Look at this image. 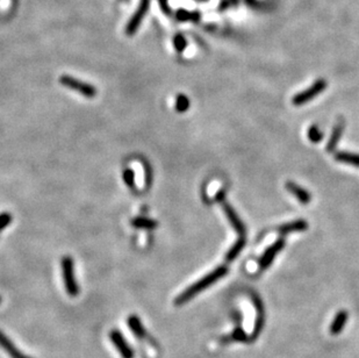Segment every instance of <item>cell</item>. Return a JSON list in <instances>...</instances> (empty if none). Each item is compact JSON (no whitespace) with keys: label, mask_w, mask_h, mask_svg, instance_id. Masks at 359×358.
<instances>
[{"label":"cell","mask_w":359,"mask_h":358,"mask_svg":"<svg viewBox=\"0 0 359 358\" xmlns=\"http://www.w3.org/2000/svg\"><path fill=\"white\" fill-rule=\"evenodd\" d=\"M227 274H228V268H227L226 265L217 267L215 270L209 272V274L205 276V277L199 279L197 282H194V284L187 287L185 291H183L182 293L176 298L174 305H177V306H182V305L189 303V301L192 300L194 297H197L198 294L201 293L203 290L212 286V285L215 284L219 279L225 277Z\"/></svg>","instance_id":"6da1fadb"},{"label":"cell","mask_w":359,"mask_h":358,"mask_svg":"<svg viewBox=\"0 0 359 358\" xmlns=\"http://www.w3.org/2000/svg\"><path fill=\"white\" fill-rule=\"evenodd\" d=\"M61 268L62 276H63L64 280V286L68 294L70 297H77L79 293V286L77 284V280H76L74 259L69 257V256H65V257L62 258Z\"/></svg>","instance_id":"7a4b0ae2"},{"label":"cell","mask_w":359,"mask_h":358,"mask_svg":"<svg viewBox=\"0 0 359 358\" xmlns=\"http://www.w3.org/2000/svg\"><path fill=\"white\" fill-rule=\"evenodd\" d=\"M59 83L63 85V86L70 88V90H74L78 92V93L83 94L86 98H93L97 94V88L93 85L79 80L77 78L68 76V75H63V76L59 77Z\"/></svg>","instance_id":"3957f363"},{"label":"cell","mask_w":359,"mask_h":358,"mask_svg":"<svg viewBox=\"0 0 359 358\" xmlns=\"http://www.w3.org/2000/svg\"><path fill=\"white\" fill-rule=\"evenodd\" d=\"M149 7H150V0H140V4H138L136 11H135L133 16L130 18V20L128 21L126 29H124V31H126V35L131 36L138 31L141 24H142L144 16H146L148 11H149Z\"/></svg>","instance_id":"277c9868"},{"label":"cell","mask_w":359,"mask_h":358,"mask_svg":"<svg viewBox=\"0 0 359 358\" xmlns=\"http://www.w3.org/2000/svg\"><path fill=\"white\" fill-rule=\"evenodd\" d=\"M325 87H327V81L323 80H316L311 87L307 88V90L295 94L292 99L293 104H294L295 106H301V105L308 103V101L314 99L315 97H318L321 92H323L325 90Z\"/></svg>","instance_id":"5b68a950"},{"label":"cell","mask_w":359,"mask_h":358,"mask_svg":"<svg viewBox=\"0 0 359 358\" xmlns=\"http://www.w3.org/2000/svg\"><path fill=\"white\" fill-rule=\"evenodd\" d=\"M251 299H252V303H253V305H255V308H256V322H255V327H253L251 337H250V342L255 341L256 338L259 336V334L262 333L263 328H264V324H265V308H264V305H263L261 297H259L258 294H256L255 292H252Z\"/></svg>","instance_id":"8992f818"},{"label":"cell","mask_w":359,"mask_h":358,"mask_svg":"<svg viewBox=\"0 0 359 358\" xmlns=\"http://www.w3.org/2000/svg\"><path fill=\"white\" fill-rule=\"evenodd\" d=\"M110 338L111 341L113 342L114 347L117 348V350L119 351V354L121 355L122 358H134L135 354L134 350L131 349V347L128 344V342L126 341V338L122 335L121 331H119L117 329H113L110 333Z\"/></svg>","instance_id":"52a82bcc"},{"label":"cell","mask_w":359,"mask_h":358,"mask_svg":"<svg viewBox=\"0 0 359 358\" xmlns=\"http://www.w3.org/2000/svg\"><path fill=\"white\" fill-rule=\"evenodd\" d=\"M284 247H285L284 239H278L273 244L270 245V247L264 251V254L262 255L261 259H259V268H261V270L268 269L270 265L272 264L273 259L276 258V256L284 249Z\"/></svg>","instance_id":"ba28073f"},{"label":"cell","mask_w":359,"mask_h":358,"mask_svg":"<svg viewBox=\"0 0 359 358\" xmlns=\"http://www.w3.org/2000/svg\"><path fill=\"white\" fill-rule=\"evenodd\" d=\"M222 207H223V211H225V213H226L227 219H228L230 225H232V227L235 229V231L239 233V235L244 236L246 233L245 226H244V223H243L242 220L239 219V216L237 215L235 209H234L233 207L230 206L229 203H227L226 201L222 202Z\"/></svg>","instance_id":"9c48e42d"},{"label":"cell","mask_w":359,"mask_h":358,"mask_svg":"<svg viewBox=\"0 0 359 358\" xmlns=\"http://www.w3.org/2000/svg\"><path fill=\"white\" fill-rule=\"evenodd\" d=\"M0 348L11 358H31L21 350H19L18 347L1 330H0Z\"/></svg>","instance_id":"30bf717a"},{"label":"cell","mask_w":359,"mask_h":358,"mask_svg":"<svg viewBox=\"0 0 359 358\" xmlns=\"http://www.w3.org/2000/svg\"><path fill=\"white\" fill-rule=\"evenodd\" d=\"M308 228V223L307 221L302 219H298V220H293L291 222L284 223L281 225L280 227L278 228V233L280 235H287L289 233H294V232H304L306 229Z\"/></svg>","instance_id":"8fae6325"},{"label":"cell","mask_w":359,"mask_h":358,"mask_svg":"<svg viewBox=\"0 0 359 358\" xmlns=\"http://www.w3.org/2000/svg\"><path fill=\"white\" fill-rule=\"evenodd\" d=\"M286 189H287V191L291 192L292 195L294 196L295 198L298 199L301 203H305L306 205V203L311 202V200H312L311 193H309L307 190L302 189L301 186H299L298 184H295L293 182L286 183Z\"/></svg>","instance_id":"7c38bea8"},{"label":"cell","mask_w":359,"mask_h":358,"mask_svg":"<svg viewBox=\"0 0 359 358\" xmlns=\"http://www.w3.org/2000/svg\"><path fill=\"white\" fill-rule=\"evenodd\" d=\"M344 127H345L344 121L340 120L337 123H336V126L332 128V133L330 135V139H329L328 143H327V152L328 153L335 152L336 147H337V144L341 140L342 134H343V131H344Z\"/></svg>","instance_id":"4fadbf2b"},{"label":"cell","mask_w":359,"mask_h":358,"mask_svg":"<svg viewBox=\"0 0 359 358\" xmlns=\"http://www.w3.org/2000/svg\"><path fill=\"white\" fill-rule=\"evenodd\" d=\"M127 324L128 327H129V329L131 330V333H133L137 338H140V340L146 338L148 334L146 328L143 326L142 321L140 320V318L136 317V315H130V317H128L127 318Z\"/></svg>","instance_id":"5bb4252c"},{"label":"cell","mask_w":359,"mask_h":358,"mask_svg":"<svg viewBox=\"0 0 359 358\" xmlns=\"http://www.w3.org/2000/svg\"><path fill=\"white\" fill-rule=\"evenodd\" d=\"M348 312L347 311H340L338 312L337 314H336V317L334 320H332V322L330 324V328H329V331H330L331 335H338L341 333L342 330L344 329L345 324H347L348 322Z\"/></svg>","instance_id":"9a60e30c"},{"label":"cell","mask_w":359,"mask_h":358,"mask_svg":"<svg viewBox=\"0 0 359 358\" xmlns=\"http://www.w3.org/2000/svg\"><path fill=\"white\" fill-rule=\"evenodd\" d=\"M335 157L338 162L359 167V155H357V154L338 152V153H336Z\"/></svg>","instance_id":"2e32d148"},{"label":"cell","mask_w":359,"mask_h":358,"mask_svg":"<svg viewBox=\"0 0 359 358\" xmlns=\"http://www.w3.org/2000/svg\"><path fill=\"white\" fill-rule=\"evenodd\" d=\"M174 16H176V19L178 21H182V22L193 21V22H197L200 19V13L198 11L193 12V11H187V9L180 8L176 12Z\"/></svg>","instance_id":"e0dca14e"},{"label":"cell","mask_w":359,"mask_h":358,"mask_svg":"<svg viewBox=\"0 0 359 358\" xmlns=\"http://www.w3.org/2000/svg\"><path fill=\"white\" fill-rule=\"evenodd\" d=\"M244 247H245V239L242 236L241 239H237L235 244H234L233 247L229 249L228 252H227L226 261L227 262L234 261V259H235L237 257V256L241 254V251L243 250V249H244Z\"/></svg>","instance_id":"ac0fdd59"},{"label":"cell","mask_w":359,"mask_h":358,"mask_svg":"<svg viewBox=\"0 0 359 358\" xmlns=\"http://www.w3.org/2000/svg\"><path fill=\"white\" fill-rule=\"evenodd\" d=\"M131 225L135 228H140V229H154L157 227L158 223L154 220L148 219V218H142V216H137L135 218L133 221H131Z\"/></svg>","instance_id":"d6986e66"},{"label":"cell","mask_w":359,"mask_h":358,"mask_svg":"<svg viewBox=\"0 0 359 358\" xmlns=\"http://www.w3.org/2000/svg\"><path fill=\"white\" fill-rule=\"evenodd\" d=\"M230 341H237V342H250V337L245 334L242 327H237L235 330L233 331L232 336L229 338Z\"/></svg>","instance_id":"ffe728a7"},{"label":"cell","mask_w":359,"mask_h":358,"mask_svg":"<svg viewBox=\"0 0 359 358\" xmlns=\"http://www.w3.org/2000/svg\"><path fill=\"white\" fill-rule=\"evenodd\" d=\"M190 108V99L187 98L185 94H179L177 97L176 100V110L179 113H183V112H186Z\"/></svg>","instance_id":"44dd1931"},{"label":"cell","mask_w":359,"mask_h":358,"mask_svg":"<svg viewBox=\"0 0 359 358\" xmlns=\"http://www.w3.org/2000/svg\"><path fill=\"white\" fill-rule=\"evenodd\" d=\"M308 139L312 141L313 143H319L320 141L323 139V133L318 126H312L308 129Z\"/></svg>","instance_id":"7402d4cb"},{"label":"cell","mask_w":359,"mask_h":358,"mask_svg":"<svg viewBox=\"0 0 359 358\" xmlns=\"http://www.w3.org/2000/svg\"><path fill=\"white\" fill-rule=\"evenodd\" d=\"M186 45H187V41H186V39L184 38V36L182 34L174 35V38H173V47H174V49H176V50L178 52H183L184 50H185Z\"/></svg>","instance_id":"603a6c76"},{"label":"cell","mask_w":359,"mask_h":358,"mask_svg":"<svg viewBox=\"0 0 359 358\" xmlns=\"http://www.w3.org/2000/svg\"><path fill=\"white\" fill-rule=\"evenodd\" d=\"M123 180L128 187L135 186V173L131 169H126L123 171Z\"/></svg>","instance_id":"cb8c5ba5"},{"label":"cell","mask_w":359,"mask_h":358,"mask_svg":"<svg viewBox=\"0 0 359 358\" xmlns=\"http://www.w3.org/2000/svg\"><path fill=\"white\" fill-rule=\"evenodd\" d=\"M12 222V215L9 213H2L0 214V231L7 227L9 223Z\"/></svg>","instance_id":"d4e9b609"},{"label":"cell","mask_w":359,"mask_h":358,"mask_svg":"<svg viewBox=\"0 0 359 358\" xmlns=\"http://www.w3.org/2000/svg\"><path fill=\"white\" fill-rule=\"evenodd\" d=\"M158 1H160V9H162L164 14L170 15L171 14V8L169 6V0H158Z\"/></svg>","instance_id":"484cf974"},{"label":"cell","mask_w":359,"mask_h":358,"mask_svg":"<svg viewBox=\"0 0 359 358\" xmlns=\"http://www.w3.org/2000/svg\"><path fill=\"white\" fill-rule=\"evenodd\" d=\"M215 199H216V201H219V202H225L226 201V200H225V191H219V192H217V195L215 196Z\"/></svg>","instance_id":"4316f807"},{"label":"cell","mask_w":359,"mask_h":358,"mask_svg":"<svg viewBox=\"0 0 359 358\" xmlns=\"http://www.w3.org/2000/svg\"><path fill=\"white\" fill-rule=\"evenodd\" d=\"M0 303H1V298H0Z\"/></svg>","instance_id":"83f0119b"},{"label":"cell","mask_w":359,"mask_h":358,"mask_svg":"<svg viewBox=\"0 0 359 358\" xmlns=\"http://www.w3.org/2000/svg\"><path fill=\"white\" fill-rule=\"evenodd\" d=\"M123 1H127V0H123Z\"/></svg>","instance_id":"f1b7e54d"}]
</instances>
